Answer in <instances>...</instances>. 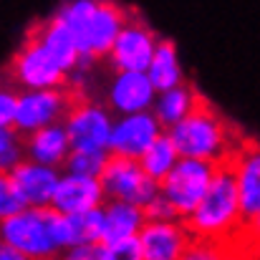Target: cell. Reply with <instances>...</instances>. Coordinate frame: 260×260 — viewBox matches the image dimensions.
<instances>
[{"label":"cell","mask_w":260,"mask_h":260,"mask_svg":"<svg viewBox=\"0 0 260 260\" xmlns=\"http://www.w3.org/2000/svg\"><path fill=\"white\" fill-rule=\"evenodd\" d=\"M0 243H8L33 260H58L74 245L69 215L48 207H25L18 215L0 217Z\"/></svg>","instance_id":"obj_1"},{"label":"cell","mask_w":260,"mask_h":260,"mask_svg":"<svg viewBox=\"0 0 260 260\" xmlns=\"http://www.w3.org/2000/svg\"><path fill=\"white\" fill-rule=\"evenodd\" d=\"M184 222L194 238H210L220 243H230L240 238L245 228V215L240 205V189H238L233 162L217 167L207 194L194 207V212L184 217Z\"/></svg>","instance_id":"obj_2"},{"label":"cell","mask_w":260,"mask_h":260,"mask_svg":"<svg viewBox=\"0 0 260 260\" xmlns=\"http://www.w3.org/2000/svg\"><path fill=\"white\" fill-rule=\"evenodd\" d=\"M167 134L172 137L182 157H194V159H205L215 165L233 162L235 152L240 149L230 124L205 99L197 104V109L187 119L170 126Z\"/></svg>","instance_id":"obj_3"},{"label":"cell","mask_w":260,"mask_h":260,"mask_svg":"<svg viewBox=\"0 0 260 260\" xmlns=\"http://www.w3.org/2000/svg\"><path fill=\"white\" fill-rule=\"evenodd\" d=\"M79 36L81 53L86 58H106L129 20V10L111 0H69L56 10Z\"/></svg>","instance_id":"obj_4"},{"label":"cell","mask_w":260,"mask_h":260,"mask_svg":"<svg viewBox=\"0 0 260 260\" xmlns=\"http://www.w3.org/2000/svg\"><path fill=\"white\" fill-rule=\"evenodd\" d=\"M8 74L15 88H61L69 86V71L56 56L41 43L38 36L28 33L23 46L13 53Z\"/></svg>","instance_id":"obj_5"},{"label":"cell","mask_w":260,"mask_h":260,"mask_svg":"<svg viewBox=\"0 0 260 260\" xmlns=\"http://www.w3.org/2000/svg\"><path fill=\"white\" fill-rule=\"evenodd\" d=\"M220 165L215 162H205V159H194V157H182L174 170L162 182L159 189L162 194L170 200L177 210V215L184 220L194 212V207L202 202V197L207 194L215 172Z\"/></svg>","instance_id":"obj_6"},{"label":"cell","mask_w":260,"mask_h":260,"mask_svg":"<svg viewBox=\"0 0 260 260\" xmlns=\"http://www.w3.org/2000/svg\"><path fill=\"white\" fill-rule=\"evenodd\" d=\"M79 91L71 86L61 88H18V114L13 126L20 134H30L41 126L63 121L71 111Z\"/></svg>","instance_id":"obj_7"},{"label":"cell","mask_w":260,"mask_h":260,"mask_svg":"<svg viewBox=\"0 0 260 260\" xmlns=\"http://www.w3.org/2000/svg\"><path fill=\"white\" fill-rule=\"evenodd\" d=\"M99 179L104 184L106 200H124L142 207L159 192V182L147 174L139 159L132 157L111 154Z\"/></svg>","instance_id":"obj_8"},{"label":"cell","mask_w":260,"mask_h":260,"mask_svg":"<svg viewBox=\"0 0 260 260\" xmlns=\"http://www.w3.org/2000/svg\"><path fill=\"white\" fill-rule=\"evenodd\" d=\"M111 114L114 111L109 106L79 96L63 119L74 149H109L111 129L116 121Z\"/></svg>","instance_id":"obj_9"},{"label":"cell","mask_w":260,"mask_h":260,"mask_svg":"<svg viewBox=\"0 0 260 260\" xmlns=\"http://www.w3.org/2000/svg\"><path fill=\"white\" fill-rule=\"evenodd\" d=\"M167 132V126L157 119L152 109L137 111V114H121L114 121L111 139H109V152L119 157H132L142 159V154Z\"/></svg>","instance_id":"obj_10"},{"label":"cell","mask_w":260,"mask_h":260,"mask_svg":"<svg viewBox=\"0 0 260 260\" xmlns=\"http://www.w3.org/2000/svg\"><path fill=\"white\" fill-rule=\"evenodd\" d=\"M157 46H159L157 33L139 18L129 15V20L124 23V28L106 58L114 71H147L154 58Z\"/></svg>","instance_id":"obj_11"},{"label":"cell","mask_w":260,"mask_h":260,"mask_svg":"<svg viewBox=\"0 0 260 260\" xmlns=\"http://www.w3.org/2000/svg\"><path fill=\"white\" fill-rule=\"evenodd\" d=\"M157 93L159 91L152 84L147 71H114V79L106 88V106L116 116L137 114L152 109Z\"/></svg>","instance_id":"obj_12"},{"label":"cell","mask_w":260,"mask_h":260,"mask_svg":"<svg viewBox=\"0 0 260 260\" xmlns=\"http://www.w3.org/2000/svg\"><path fill=\"white\" fill-rule=\"evenodd\" d=\"M192 238L184 220H147L139 233V245L144 260H179Z\"/></svg>","instance_id":"obj_13"},{"label":"cell","mask_w":260,"mask_h":260,"mask_svg":"<svg viewBox=\"0 0 260 260\" xmlns=\"http://www.w3.org/2000/svg\"><path fill=\"white\" fill-rule=\"evenodd\" d=\"M106 202V192L99 177H86V174L61 172L56 194L51 200V207L63 212V215H76L84 210L101 207Z\"/></svg>","instance_id":"obj_14"},{"label":"cell","mask_w":260,"mask_h":260,"mask_svg":"<svg viewBox=\"0 0 260 260\" xmlns=\"http://www.w3.org/2000/svg\"><path fill=\"white\" fill-rule=\"evenodd\" d=\"M61 172H63L61 167H51V165H41V162H33V159H23L18 167H13L10 172L5 174L13 177V182L20 187V192L25 194L30 207H48L53 194H56Z\"/></svg>","instance_id":"obj_15"},{"label":"cell","mask_w":260,"mask_h":260,"mask_svg":"<svg viewBox=\"0 0 260 260\" xmlns=\"http://www.w3.org/2000/svg\"><path fill=\"white\" fill-rule=\"evenodd\" d=\"M30 33L41 38V43L56 56V61L69 74L81 63V56L84 53H81V46H79V36H76V30L58 13H53L48 20H43L36 28H30Z\"/></svg>","instance_id":"obj_16"},{"label":"cell","mask_w":260,"mask_h":260,"mask_svg":"<svg viewBox=\"0 0 260 260\" xmlns=\"http://www.w3.org/2000/svg\"><path fill=\"white\" fill-rule=\"evenodd\" d=\"M233 167H235V177H238L243 215L248 222L260 212V144L243 142L233 157Z\"/></svg>","instance_id":"obj_17"},{"label":"cell","mask_w":260,"mask_h":260,"mask_svg":"<svg viewBox=\"0 0 260 260\" xmlns=\"http://www.w3.org/2000/svg\"><path fill=\"white\" fill-rule=\"evenodd\" d=\"M71 149H74V144H71V137H69V129L63 121H56V124H48V126H41V129L25 134V154L33 162L63 170Z\"/></svg>","instance_id":"obj_18"},{"label":"cell","mask_w":260,"mask_h":260,"mask_svg":"<svg viewBox=\"0 0 260 260\" xmlns=\"http://www.w3.org/2000/svg\"><path fill=\"white\" fill-rule=\"evenodd\" d=\"M144 225H147V212L142 205L124 202V200H106L101 243H119V240L137 238Z\"/></svg>","instance_id":"obj_19"},{"label":"cell","mask_w":260,"mask_h":260,"mask_svg":"<svg viewBox=\"0 0 260 260\" xmlns=\"http://www.w3.org/2000/svg\"><path fill=\"white\" fill-rule=\"evenodd\" d=\"M200 101H202L200 91L184 81V84H179V86H174V88L159 91V93H157V101H154V106H152V111H154L157 119L170 129L174 124H179L182 119H187V116L197 109Z\"/></svg>","instance_id":"obj_20"},{"label":"cell","mask_w":260,"mask_h":260,"mask_svg":"<svg viewBox=\"0 0 260 260\" xmlns=\"http://www.w3.org/2000/svg\"><path fill=\"white\" fill-rule=\"evenodd\" d=\"M147 74H149L152 84L157 86V91H167V88L184 84V71H182V63H179V53H177L174 41L159 38V46L154 51V58H152Z\"/></svg>","instance_id":"obj_21"},{"label":"cell","mask_w":260,"mask_h":260,"mask_svg":"<svg viewBox=\"0 0 260 260\" xmlns=\"http://www.w3.org/2000/svg\"><path fill=\"white\" fill-rule=\"evenodd\" d=\"M182 159V154H179V149H177V144L172 142V137L165 132L144 154H142V167L147 170L149 177H154L157 182H162L167 174L174 170V165Z\"/></svg>","instance_id":"obj_22"},{"label":"cell","mask_w":260,"mask_h":260,"mask_svg":"<svg viewBox=\"0 0 260 260\" xmlns=\"http://www.w3.org/2000/svg\"><path fill=\"white\" fill-rule=\"evenodd\" d=\"M69 225H71L74 245L101 243V235H104V205L93 207V210L76 212V215H69Z\"/></svg>","instance_id":"obj_23"},{"label":"cell","mask_w":260,"mask_h":260,"mask_svg":"<svg viewBox=\"0 0 260 260\" xmlns=\"http://www.w3.org/2000/svg\"><path fill=\"white\" fill-rule=\"evenodd\" d=\"M111 152L109 149H71L63 172L86 174V177H101Z\"/></svg>","instance_id":"obj_24"},{"label":"cell","mask_w":260,"mask_h":260,"mask_svg":"<svg viewBox=\"0 0 260 260\" xmlns=\"http://www.w3.org/2000/svg\"><path fill=\"white\" fill-rule=\"evenodd\" d=\"M23 159H28L25 134H20L15 126H0V172H10Z\"/></svg>","instance_id":"obj_25"},{"label":"cell","mask_w":260,"mask_h":260,"mask_svg":"<svg viewBox=\"0 0 260 260\" xmlns=\"http://www.w3.org/2000/svg\"><path fill=\"white\" fill-rule=\"evenodd\" d=\"M30 207L25 194L20 192V187L13 182L10 174H0V217H10V215H18L20 210Z\"/></svg>","instance_id":"obj_26"},{"label":"cell","mask_w":260,"mask_h":260,"mask_svg":"<svg viewBox=\"0 0 260 260\" xmlns=\"http://www.w3.org/2000/svg\"><path fill=\"white\" fill-rule=\"evenodd\" d=\"M225 250H228V243L210 240V238H192V243L187 245L179 260H222Z\"/></svg>","instance_id":"obj_27"},{"label":"cell","mask_w":260,"mask_h":260,"mask_svg":"<svg viewBox=\"0 0 260 260\" xmlns=\"http://www.w3.org/2000/svg\"><path fill=\"white\" fill-rule=\"evenodd\" d=\"M101 260H144L139 235L119 243H101Z\"/></svg>","instance_id":"obj_28"},{"label":"cell","mask_w":260,"mask_h":260,"mask_svg":"<svg viewBox=\"0 0 260 260\" xmlns=\"http://www.w3.org/2000/svg\"><path fill=\"white\" fill-rule=\"evenodd\" d=\"M144 212H147V220H182L174 210V205L162 194V189L144 205Z\"/></svg>","instance_id":"obj_29"},{"label":"cell","mask_w":260,"mask_h":260,"mask_svg":"<svg viewBox=\"0 0 260 260\" xmlns=\"http://www.w3.org/2000/svg\"><path fill=\"white\" fill-rule=\"evenodd\" d=\"M18 114V88L5 86L0 91V126H13Z\"/></svg>","instance_id":"obj_30"},{"label":"cell","mask_w":260,"mask_h":260,"mask_svg":"<svg viewBox=\"0 0 260 260\" xmlns=\"http://www.w3.org/2000/svg\"><path fill=\"white\" fill-rule=\"evenodd\" d=\"M58 260H101V243H81L71 245L61 253Z\"/></svg>","instance_id":"obj_31"},{"label":"cell","mask_w":260,"mask_h":260,"mask_svg":"<svg viewBox=\"0 0 260 260\" xmlns=\"http://www.w3.org/2000/svg\"><path fill=\"white\" fill-rule=\"evenodd\" d=\"M222 260H250V245L243 240V238H235L228 243V250Z\"/></svg>","instance_id":"obj_32"},{"label":"cell","mask_w":260,"mask_h":260,"mask_svg":"<svg viewBox=\"0 0 260 260\" xmlns=\"http://www.w3.org/2000/svg\"><path fill=\"white\" fill-rule=\"evenodd\" d=\"M240 238H243L248 245H260V212L253 217V220H248V222H245V228H243Z\"/></svg>","instance_id":"obj_33"},{"label":"cell","mask_w":260,"mask_h":260,"mask_svg":"<svg viewBox=\"0 0 260 260\" xmlns=\"http://www.w3.org/2000/svg\"><path fill=\"white\" fill-rule=\"evenodd\" d=\"M0 260H33V258H30V255H25L23 250H18V248H13V245L3 243V245H0Z\"/></svg>","instance_id":"obj_34"},{"label":"cell","mask_w":260,"mask_h":260,"mask_svg":"<svg viewBox=\"0 0 260 260\" xmlns=\"http://www.w3.org/2000/svg\"><path fill=\"white\" fill-rule=\"evenodd\" d=\"M250 260H260V245H250Z\"/></svg>","instance_id":"obj_35"}]
</instances>
